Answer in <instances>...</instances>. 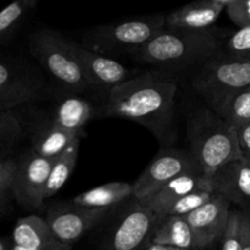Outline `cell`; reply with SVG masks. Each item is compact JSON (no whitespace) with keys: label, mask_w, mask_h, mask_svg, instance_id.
<instances>
[{"label":"cell","mask_w":250,"mask_h":250,"mask_svg":"<svg viewBox=\"0 0 250 250\" xmlns=\"http://www.w3.org/2000/svg\"><path fill=\"white\" fill-rule=\"evenodd\" d=\"M176 93L175 82L146 72L112 88L106 95L102 115L142 125L167 148L177 139Z\"/></svg>","instance_id":"obj_1"},{"label":"cell","mask_w":250,"mask_h":250,"mask_svg":"<svg viewBox=\"0 0 250 250\" xmlns=\"http://www.w3.org/2000/svg\"><path fill=\"white\" fill-rule=\"evenodd\" d=\"M229 32L221 28L205 31L165 28L131 56L134 61L161 67L203 65L224 51Z\"/></svg>","instance_id":"obj_2"},{"label":"cell","mask_w":250,"mask_h":250,"mask_svg":"<svg viewBox=\"0 0 250 250\" xmlns=\"http://www.w3.org/2000/svg\"><path fill=\"white\" fill-rule=\"evenodd\" d=\"M190 153L203 172L211 176L222 166L243 160L236 129L210 107L193 112L187 122Z\"/></svg>","instance_id":"obj_3"},{"label":"cell","mask_w":250,"mask_h":250,"mask_svg":"<svg viewBox=\"0 0 250 250\" xmlns=\"http://www.w3.org/2000/svg\"><path fill=\"white\" fill-rule=\"evenodd\" d=\"M28 48L39 65L72 94L90 89L81 62L73 49V41L51 28H41L31 34Z\"/></svg>","instance_id":"obj_4"},{"label":"cell","mask_w":250,"mask_h":250,"mask_svg":"<svg viewBox=\"0 0 250 250\" xmlns=\"http://www.w3.org/2000/svg\"><path fill=\"white\" fill-rule=\"evenodd\" d=\"M165 15L136 17L102 24L85 32L81 45L102 55H133L166 27Z\"/></svg>","instance_id":"obj_5"},{"label":"cell","mask_w":250,"mask_h":250,"mask_svg":"<svg viewBox=\"0 0 250 250\" xmlns=\"http://www.w3.org/2000/svg\"><path fill=\"white\" fill-rule=\"evenodd\" d=\"M192 84L210 109H215L227 97L250 87V59L222 51L200 66Z\"/></svg>","instance_id":"obj_6"},{"label":"cell","mask_w":250,"mask_h":250,"mask_svg":"<svg viewBox=\"0 0 250 250\" xmlns=\"http://www.w3.org/2000/svg\"><path fill=\"white\" fill-rule=\"evenodd\" d=\"M45 88L42 73L22 58L0 56V111L41 99Z\"/></svg>","instance_id":"obj_7"},{"label":"cell","mask_w":250,"mask_h":250,"mask_svg":"<svg viewBox=\"0 0 250 250\" xmlns=\"http://www.w3.org/2000/svg\"><path fill=\"white\" fill-rule=\"evenodd\" d=\"M202 172V167L190 150L163 148L132 185L133 198L144 199L180 176Z\"/></svg>","instance_id":"obj_8"},{"label":"cell","mask_w":250,"mask_h":250,"mask_svg":"<svg viewBox=\"0 0 250 250\" xmlns=\"http://www.w3.org/2000/svg\"><path fill=\"white\" fill-rule=\"evenodd\" d=\"M160 220L138 200L117 215L100 250H143L153 238Z\"/></svg>","instance_id":"obj_9"},{"label":"cell","mask_w":250,"mask_h":250,"mask_svg":"<svg viewBox=\"0 0 250 250\" xmlns=\"http://www.w3.org/2000/svg\"><path fill=\"white\" fill-rule=\"evenodd\" d=\"M53 160L43 158L32 149L16 160L14 177L15 202L27 211L41 209L45 200V188Z\"/></svg>","instance_id":"obj_10"},{"label":"cell","mask_w":250,"mask_h":250,"mask_svg":"<svg viewBox=\"0 0 250 250\" xmlns=\"http://www.w3.org/2000/svg\"><path fill=\"white\" fill-rule=\"evenodd\" d=\"M111 209H89L75 204L54 205L48 210L46 222L55 238L66 247L82 238L84 234L109 215Z\"/></svg>","instance_id":"obj_11"},{"label":"cell","mask_w":250,"mask_h":250,"mask_svg":"<svg viewBox=\"0 0 250 250\" xmlns=\"http://www.w3.org/2000/svg\"><path fill=\"white\" fill-rule=\"evenodd\" d=\"M231 210V203L215 193L209 202L185 216L194 233L198 250H205L221 242Z\"/></svg>","instance_id":"obj_12"},{"label":"cell","mask_w":250,"mask_h":250,"mask_svg":"<svg viewBox=\"0 0 250 250\" xmlns=\"http://www.w3.org/2000/svg\"><path fill=\"white\" fill-rule=\"evenodd\" d=\"M73 49L90 88H104L109 93L132 78L131 71L116 59L88 50L77 42H73Z\"/></svg>","instance_id":"obj_13"},{"label":"cell","mask_w":250,"mask_h":250,"mask_svg":"<svg viewBox=\"0 0 250 250\" xmlns=\"http://www.w3.org/2000/svg\"><path fill=\"white\" fill-rule=\"evenodd\" d=\"M214 193L224 197L239 209L250 208V164L244 160L233 161L210 176Z\"/></svg>","instance_id":"obj_14"},{"label":"cell","mask_w":250,"mask_h":250,"mask_svg":"<svg viewBox=\"0 0 250 250\" xmlns=\"http://www.w3.org/2000/svg\"><path fill=\"white\" fill-rule=\"evenodd\" d=\"M229 0H200L175 10L166 16V27L187 31H205L214 27Z\"/></svg>","instance_id":"obj_15"},{"label":"cell","mask_w":250,"mask_h":250,"mask_svg":"<svg viewBox=\"0 0 250 250\" xmlns=\"http://www.w3.org/2000/svg\"><path fill=\"white\" fill-rule=\"evenodd\" d=\"M197 190H210L214 192L211 187V178L205 173H188L175 178L167 185L164 186L155 193L144 199L138 200L144 208L150 210L156 217L161 210L167 205L172 204L176 200L186 197Z\"/></svg>","instance_id":"obj_16"},{"label":"cell","mask_w":250,"mask_h":250,"mask_svg":"<svg viewBox=\"0 0 250 250\" xmlns=\"http://www.w3.org/2000/svg\"><path fill=\"white\" fill-rule=\"evenodd\" d=\"M93 115L94 106L89 100L70 93L54 105L48 120L55 126L82 138L85 136V125L93 119Z\"/></svg>","instance_id":"obj_17"},{"label":"cell","mask_w":250,"mask_h":250,"mask_svg":"<svg viewBox=\"0 0 250 250\" xmlns=\"http://www.w3.org/2000/svg\"><path fill=\"white\" fill-rule=\"evenodd\" d=\"M12 244L24 248L43 250H71L61 244L51 232L45 219L38 215L21 217L12 229Z\"/></svg>","instance_id":"obj_18"},{"label":"cell","mask_w":250,"mask_h":250,"mask_svg":"<svg viewBox=\"0 0 250 250\" xmlns=\"http://www.w3.org/2000/svg\"><path fill=\"white\" fill-rule=\"evenodd\" d=\"M80 137L55 126L50 120L36 125L31 132L32 150L49 160L62 155L68 146Z\"/></svg>","instance_id":"obj_19"},{"label":"cell","mask_w":250,"mask_h":250,"mask_svg":"<svg viewBox=\"0 0 250 250\" xmlns=\"http://www.w3.org/2000/svg\"><path fill=\"white\" fill-rule=\"evenodd\" d=\"M133 197V188L127 182H110L76 195L72 204L89 209H112Z\"/></svg>","instance_id":"obj_20"},{"label":"cell","mask_w":250,"mask_h":250,"mask_svg":"<svg viewBox=\"0 0 250 250\" xmlns=\"http://www.w3.org/2000/svg\"><path fill=\"white\" fill-rule=\"evenodd\" d=\"M151 242L186 250H198L194 233L185 216H167L161 220Z\"/></svg>","instance_id":"obj_21"},{"label":"cell","mask_w":250,"mask_h":250,"mask_svg":"<svg viewBox=\"0 0 250 250\" xmlns=\"http://www.w3.org/2000/svg\"><path fill=\"white\" fill-rule=\"evenodd\" d=\"M80 141L81 138L76 139L62 155L53 161V166H51L50 175H49L45 188V199L54 197L65 186L70 176L72 175L78 160Z\"/></svg>","instance_id":"obj_22"},{"label":"cell","mask_w":250,"mask_h":250,"mask_svg":"<svg viewBox=\"0 0 250 250\" xmlns=\"http://www.w3.org/2000/svg\"><path fill=\"white\" fill-rule=\"evenodd\" d=\"M212 110L233 127L250 122V87L231 94Z\"/></svg>","instance_id":"obj_23"},{"label":"cell","mask_w":250,"mask_h":250,"mask_svg":"<svg viewBox=\"0 0 250 250\" xmlns=\"http://www.w3.org/2000/svg\"><path fill=\"white\" fill-rule=\"evenodd\" d=\"M36 5L37 1L34 0H19L0 11V48L12 38Z\"/></svg>","instance_id":"obj_24"},{"label":"cell","mask_w":250,"mask_h":250,"mask_svg":"<svg viewBox=\"0 0 250 250\" xmlns=\"http://www.w3.org/2000/svg\"><path fill=\"white\" fill-rule=\"evenodd\" d=\"M23 137V125L14 111H0V161L10 159Z\"/></svg>","instance_id":"obj_25"},{"label":"cell","mask_w":250,"mask_h":250,"mask_svg":"<svg viewBox=\"0 0 250 250\" xmlns=\"http://www.w3.org/2000/svg\"><path fill=\"white\" fill-rule=\"evenodd\" d=\"M214 194L215 193L210 192V190H197V192L190 193V194L164 208L160 214L158 215V219L161 221L167 216H187L188 214L199 209L205 203L209 202Z\"/></svg>","instance_id":"obj_26"},{"label":"cell","mask_w":250,"mask_h":250,"mask_svg":"<svg viewBox=\"0 0 250 250\" xmlns=\"http://www.w3.org/2000/svg\"><path fill=\"white\" fill-rule=\"evenodd\" d=\"M16 171V160L6 159L0 161V217L11 211L14 197V177Z\"/></svg>","instance_id":"obj_27"},{"label":"cell","mask_w":250,"mask_h":250,"mask_svg":"<svg viewBox=\"0 0 250 250\" xmlns=\"http://www.w3.org/2000/svg\"><path fill=\"white\" fill-rule=\"evenodd\" d=\"M224 53L234 58L250 59V26L229 33L225 42Z\"/></svg>","instance_id":"obj_28"},{"label":"cell","mask_w":250,"mask_h":250,"mask_svg":"<svg viewBox=\"0 0 250 250\" xmlns=\"http://www.w3.org/2000/svg\"><path fill=\"white\" fill-rule=\"evenodd\" d=\"M242 209L231 210L226 231L221 239V250H241L242 248Z\"/></svg>","instance_id":"obj_29"},{"label":"cell","mask_w":250,"mask_h":250,"mask_svg":"<svg viewBox=\"0 0 250 250\" xmlns=\"http://www.w3.org/2000/svg\"><path fill=\"white\" fill-rule=\"evenodd\" d=\"M226 12L238 28L250 26V0H229Z\"/></svg>","instance_id":"obj_30"},{"label":"cell","mask_w":250,"mask_h":250,"mask_svg":"<svg viewBox=\"0 0 250 250\" xmlns=\"http://www.w3.org/2000/svg\"><path fill=\"white\" fill-rule=\"evenodd\" d=\"M242 159L250 164V122L234 127Z\"/></svg>","instance_id":"obj_31"},{"label":"cell","mask_w":250,"mask_h":250,"mask_svg":"<svg viewBox=\"0 0 250 250\" xmlns=\"http://www.w3.org/2000/svg\"><path fill=\"white\" fill-rule=\"evenodd\" d=\"M243 219H242V248L241 250H250V208L242 209Z\"/></svg>","instance_id":"obj_32"},{"label":"cell","mask_w":250,"mask_h":250,"mask_svg":"<svg viewBox=\"0 0 250 250\" xmlns=\"http://www.w3.org/2000/svg\"><path fill=\"white\" fill-rule=\"evenodd\" d=\"M143 250H186V249L176 248V247L165 246V244H159V243H154V242H150V243L146 244V246L144 247Z\"/></svg>","instance_id":"obj_33"},{"label":"cell","mask_w":250,"mask_h":250,"mask_svg":"<svg viewBox=\"0 0 250 250\" xmlns=\"http://www.w3.org/2000/svg\"><path fill=\"white\" fill-rule=\"evenodd\" d=\"M11 244L12 242L0 238V250H10L11 249Z\"/></svg>","instance_id":"obj_34"},{"label":"cell","mask_w":250,"mask_h":250,"mask_svg":"<svg viewBox=\"0 0 250 250\" xmlns=\"http://www.w3.org/2000/svg\"><path fill=\"white\" fill-rule=\"evenodd\" d=\"M10 250H43V249H33V248H24V247H19L15 246V244H11V249Z\"/></svg>","instance_id":"obj_35"}]
</instances>
